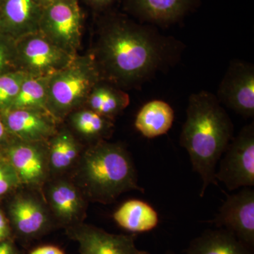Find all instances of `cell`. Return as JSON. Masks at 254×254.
<instances>
[{
    "label": "cell",
    "mask_w": 254,
    "mask_h": 254,
    "mask_svg": "<svg viewBox=\"0 0 254 254\" xmlns=\"http://www.w3.org/2000/svg\"><path fill=\"white\" fill-rule=\"evenodd\" d=\"M83 18L78 0H57L43 9L39 31L68 54L81 44Z\"/></svg>",
    "instance_id": "5"
},
{
    "label": "cell",
    "mask_w": 254,
    "mask_h": 254,
    "mask_svg": "<svg viewBox=\"0 0 254 254\" xmlns=\"http://www.w3.org/2000/svg\"><path fill=\"white\" fill-rule=\"evenodd\" d=\"M9 213L15 228L25 236L39 233L48 221L44 208L30 197H18L13 200Z\"/></svg>",
    "instance_id": "19"
},
{
    "label": "cell",
    "mask_w": 254,
    "mask_h": 254,
    "mask_svg": "<svg viewBox=\"0 0 254 254\" xmlns=\"http://www.w3.org/2000/svg\"><path fill=\"white\" fill-rule=\"evenodd\" d=\"M173 39L123 17L107 20L93 58L102 80L120 87L139 86L166 67L177 52Z\"/></svg>",
    "instance_id": "1"
},
{
    "label": "cell",
    "mask_w": 254,
    "mask_h": 254,
    "mask_svg": "<svg viewBox=\"0 0 254 254\" xmlns=\"http://www.w3.org/2000/svg\"><path fill=\"white\" fill-rule=\"evenodd\" d=\"M213 223L218 228L231 232L241 242L254 248V190L244 187L227 196Z\"/></svg>",
    "instance_id": "9"
},
{
    "label": "cell",
    "mask_w": 254,
    "mask_h": 254,
    "mask_svg": "<svg viewBox=\"0 0 254 254\" xmlns=\"http://www.w3.org/2000/svg\"><path fill=\"white\" fill-rule=\"evenodd\" d=\"M50 76L28 75L20 87L19 91L9 109L37 110L50 115L47 107Z\"/></svg>",
    "instance_id": "21"
},
{
    "label": "cell",
    "mask_w": 254,
    "mask_h": 254,
    "mask_svg": "<svg viewBox=\"0 0 254 254\" xmlns=\"http://www.w3.org/2000/svg\"><path fill=\"white\" fill-rule=\"evenodd\" d=\"M36 1L37 4L41 6L43 9L49 6V5L53 4L57 0H35Z\"/></svg>",
    "instance_id": "32"
},
{
    "label": "cell",
    "mask_w": 254,
    "mask_h": 254,
    "mask_svg": "<svg viewBox=\"0 0 254 254\" xmlns=\"http://www.w3.org/2000/svg\"><path fill=\"white\" fill-rule=\"evenodd\" d=\"M115 222L131 233H144L154 230L160 219L158 212L144 200L131 199L120 205L113 214Z\"/></svg>",
    "instance_id": "16"
},
{
    "label": "cell",
    "mask_w": 254,
    "mask_h": 254,
    "mask_svg": "<svg viewBox=\"0 0 254 254\" xmlns=\"http://www.w3.org/2000/svg\"><path fill=\"white\" fill-rule=\"evenodd\" d=\"M28 76L20 70L0 75V112L11 108L20 87Z\"/></svg>",
    "instance_id": "24"
},
{
    "label": "cell",
    "mask_w": 254,
    "mask_h": 254,
    "mask_svg": "<svg viewBox=\"0 0 254 254\" xmlns=\"http://www.w3.org/2000/svg\"><path fill=\"white\" fill-rule=\"evenodd\" d=\"M42 12L35 0H1L0 34L16 41L39 31Z\"/></svg>",
    "instance_id": "11"
},
{
    "label": "cell",
    "mask_w": 254,
    "mask_h": 254,
    "mask_svg": "<svg viewBox=\"0 0 254 254\" xmlns=\"http://www.w3.org/2000/svg\"><path fill=\"white\" fill-rule=\"evenodd\" d=\"M116 0H86L92 7L95 9H103L113 4Z\"/></svg>",
    "instance_id": "28"
},
{
    "label": "cell",
    "mask_w": 254,
    "mask_h": 254,
    "mask_svg": "<svg viewBox=\"0 0 254 254\" xmlns=\"http://www.w3.org/2000/svg\"><path fill=\"white\" fill-rule=\"evenodd\" d=\"M19 180L9 162L0 160V196L9 193L17 187Z\"/></svg>",
    "instance_id": "26"
},
{
    "label": "cell",
    "mask_w": 254,
    "mask_h": 254,
    "mask_svg": "<svg viewBox=\"0 0 254 254\" xmlns=\"http://www.w3.org/2000/svg\"><path fill=\"white\" fill-rule=\"evenodd\" d=\"M68 233L81 254H150L137 248L133 235H114L90 225L73 227Z\"/></svg>",
    "instance_id": "10"
},
{
    "label": "cell",
    "mask_w": 254,
    "mask_h": 254,
    "mask_svg": "<svg viewBox=\"0 0 254 254\" xmlns=\"http://www.w3.org/2000/svg\"><path fill=\"white\" fill-rule=\"evenodd\" d=\"M11 136L22 141H43L55 133L51 118L45 112L31 109H8L0 112Z\"/></svg>",
    "instance_id": "12"
},
{
    "label": "cell",
    "mask_w": 254,
    "mask_h": 254,
    "mask_svg": "<svg viewBox=\"0 0 254 254\" xmlns=\"http://www.w3.org/2000/svg\"><path fill=\"white\" fill-rule=\"evenodd\" d=\"M78 152V144L73 135L66 131L60 132L50 145V165L56 171L66 170L77 158Z\"/></svg>",
    "instance_id": "23"
},
{
    "label": "cell",
    "mask_w": 254,
    "mask_h": 254,
    "mask_svg": "<svg viewBox=\"0 0 254 254\" xmlns=\"http://www.w3.org/2000/svg\"><path fill=\"white\" fill-rule=\"evenodd\" d=\"M0 3H1V0H0Z\"/></svg>",
    "instance_id": "36"
},
{
    "label": "cell",
    "mask_w": 254,
    "mask_h": 254,
    "mask_svg": "<svg viewBox=\"0 0 254 254\" xmlns=\"http://www.w3.org/2000/svg\"><path fill=\"white\" fill-rule=\"evenodd\" d=\"M0 158H1V153H0ZM0 160H1V158H0Z\"/></svg>",
    "instance_id": "34"
},
{
    "label": "cell",
    "mask_w": 254,
    "mask_h": 254,
    "mask_svg": "<svg viewBox=\"0 0 254 254\" xmlns=\"http://www.w3.org/2000/svg\"><path fill=\"white\" fill-rule=\"evenodd\" d=\"M80 170L82 186L93 201L108 204L129 190L145 193L131 155L118 143H95L83 154Z\"/></svg>",
    "instance_id": "3"
},
{
    "label": "cell",
    "mask_w": 254,
    "mask_h": 254,
    "mask_svg": "<svg viewBox=\"0 0 254 254\" xmlns=\"http://www.w3.org/2000/svg\"><path fill=\"white\" fill-rule=\"evenodd\" d=\"M9 228L7 222L5 219L4 215L0 211V234L2 235L5 240L7 239L9 235Z\"/></svg>",
    "instance_id": "31"
},
{
    "label": "cell",
    "mask_w": 254,
    "mask_h": 254,
    "mask_svg": "<svg viewBox=\"0 0 254 254\" xmlns=\"http://www.w3.org/2000/svg\"><path fill=\"white\" fill-rule=\"evenodd\" d=\"M0 254H16L11 242L7 240L0 242Z\"/></svg>",
    "instance_id": "30"
},
{
    "label": "cell",
    "mask_w": 254,
    "mask_h": 254,
    "mask_svg": "<svg viewBox=\"0 0 254 254\" xmlns=\"http://www.w3.org/2000/svg\"><path fill=\"white\" fill-rule=\"evenodd\" d=\"M49 200L55 215L66 223L77 220L84 210L81 195L68 182H60L53 185L50 190Z\"/></svg>",
    "instance_id": "20"
},
{
    "label": "cell",
    "mask_w": 254,
    "mask_h": 254,
    "mask_svg": "<svg viewBox=\"0 0 254 254\" xmlns=\"http://www.w3.org/2000/svg\"><path fill=\"white\" fill-rule=\"evenodd\" d=\"M175 111L171 105L162 100L148 101L138 110L134 127L145 138H151L166 134L173 127Z\"/></svg>",
    "instance_id": "15"
},
{
    "label": "cell",
    "mask_w": 254,
    "mask_h": 254,
    "mask_svg": "<svg viewBox=\"0 0 254 254\" xmlns=\"http://www.w3.org/2000/svg\"><path fill=\"white\" fill-rule=\"evenodd\" d=\"M217 98L245 118L254 116V66L235 60L230 64L218 87Z\"/></svg>",
    "instance_id": "8"
},
{
    "label": "cell",
    "mask_w": 254,
    "mask_h": 254,
    "mask_svg": "<svg viewBox=\"0 0 254 254\" xmlns=\"http://www.w3.org/2000/svg\"><path fill=\"white\" fill-rule=\"evenodd\" d=\"M194 0H127V9L142 21L158 25L176 22L190 11Z\"/></svg>",
    "instance_id": "14"
},
{
    "label": "cell",
    "mask_w": 254,
    "mask_h": 254,
    "mask_svg": "<svg viewBox=\"0 0 254 254\" xmlns=\"http://www.w3.org/2000/svg\"><path fill=\"white\" fill-rule=\"evenodd\" d=\"M216 181L229 190L254 187V123L245 126L233 137L220 159Z\"/></svg>",
    "instance_id": "7"
},
{
    "label": "cell",
    "mask_w": 254,
    "mask_h": 254,
    "mask_svg": "<svg viewBox=\"0 0 254 254\" xmlns=\"http://www.w3.org/2000/svg\"><path fill=\"white\" fill-rule=\"evenodd\" d=\"M101 80L93 56L77 55L68 66L50 77L47 107L50 115L63 118L86 103L93 87Z\"/></svg>",
    "instance_id": "4"
},
{
    "label": "cell",
    "mask_w": 254,
    "mask_h": 254,
    "mask_svg": "<svg viewBox=\"0 0 254 254\" xmlns=\"http://www.w3.org/2000/svg\"><path fill=\"white\" fill-rule=\"evenodd\" d=\"M18 69L14 40L0 34V75Z\"/></svg>",
    "instance_id": "25"
},
{
    "label": "cell",
    "mask_w": 254,
    "mask_h": 254,
    "mask_svg": "<svg viewBox=\"0 0 254 254\" xmlns=\"http://www.w3.org/2000/svg\"><path fill=\"white\" fill-rule=\"evenodd\" d=\"M6 155L20 182L37 185L43 181L47 165L44 152L39 145L26 141L10 143Z\"/></svg>",
    "instance_id": "13"
},
{
    "label": "cell",
    "mask_w": 254,
    "mask_h": 254,
    "mask_svg": "<svg viewBox=\"0 0 254 254\" xmlns=\"http://www.w3.org/2000/svg\"><path fill=\"white\" fill-rule=\"evenodd\" d=\"M4 240H5L4 237H2V235H1V234H0V242H1V241H4Z\"/></svg>",
    "instance_id": "33"
},
{
    "label": "cell",
    "mask_w": 254,
    "mask_h": 254,
    "mask_svg": "<svg viewBox=\"0 0 254 254\" xmlns=\"http://www.w3.org/2000/svg\"><path fill=\"white\" fill-rule=\"evenodd\" d=\"M10 136L11 135H10L9 131H8L6 126H5L2 118H1V115H0V146L7 143Z\"/></svg>",
    "instance_id": "29"
},
{
    "label": "cell",
    "mask_w": 254,
    "mask_h": 254,
    "mask_svg": "<svg viewBox=\"0 0 254 254\" xmlns=\"http://www.w3.org/2000/svg\"><path fill=\"white\" fill-rule=\"evenodd\" d=\"M254 250L224 229L206 230L193 239L187 254H254Z\"/></svg>",
    "instance_id": "17"
},
{
    "label": "cell",
    "mask_w": 254,
    "mask_h": 254,
    "mask_svg": "<svg viewBox=\"0 0 254 254\" xmlns=\"http://www.w3.org/2000/svg\"><path fill=\"white\" fill-rule=\"evenodd\" d=\"M15 44L18 69L29 76H52L77 56L68 54L40 31L19 38Z\"/></svg>",
    "instance_id": "6"
},
{
    "label": "cell",
    "mask_w": 254,
    "mask_h": 254,
    "mask_svg": "<svg viewBox=\"0 0 254 254\" xmlns=\"http://www.w3.org/2000/svg\"><path fill=\"white\" fill-rule=\"evenodd\" d=\"M71 124L76 131L89 139L103 141L113 131L111 119L86 108L75 112L71 115Z\"/></svg>",
    "instance_id": "22"
},
{
    "label": "cell",
    "mask_w": 254,
    "mask_h": 254,
    "mask_svg": "<svg viewBox=\"0 0 254 254\" xmlns=\"http://www.w3.org/2000/svg\"><path fill=\"white\" fill-rule=\"evenodd\" d=\"M231 119L216 95L205 91L190 95L180 141L203 182L200 197L209 185H218L217 165L234 137Z\"/></svg>",
    "instance_id": "2"
},
{
    "label": "cell",
    "mask_w": 254,
    "mask_h": 254,
    "mask_svg": "<svg viewBox=\"0 0 254 254\" xmlns=\"http://www.w3.org/2000/svg\"><path fill=\"white\" fill-rule=\"evenodd\" d=\"M30 254H65L63 250L55 246L47 245L38 247Z\"/></svg>",
    "instance_id": "27"
},
{
    "label": "cell",
    "mask_w": 254,
    "mask_h": 254,
    "mask_svg": "<svg viewBox=\"0 0 254 254\" xmlns=\"http://www.w3.org/2000/svg\"><path fill=\"white\" fill-rule=\"evenodd\" d=\"M174 254L173 253H168V254Z\"/></svg>",
    "instance_id": "35"
},
{
    "label": "cell",
    "mask_w": 254,
    "mask_h": 254,
    "mask_svg": "<svg viewBox=\"0 0 254 254\" xmlns=\"http://www.w3.org/2000/svg\"><path fill=\"white\" fill-rule=\"evenodd\" d=\"M129 103L126 92L103 80L93 87L86 102L88 108L111 120L126 109Z\"/></svg>",
    "instance_id": "18"
}]
</instances>
